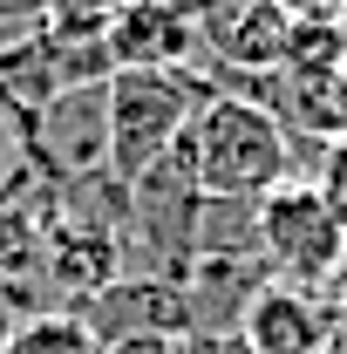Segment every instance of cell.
Segmentation results:
<instances>
[{"label":"cell","instance_id":"cell-7","mask_svg":"<svg viewBox=\"0 0 347 354\" xmlns=\"http://www.w3.org/2000/svg\"><path fill=\"white\" fill-rule=\"evenodd\" d=\"M238 341L252 354H327L341 341V320L320 307V293H300L286 279H272L238 320Z\"/></svg>","mask_w":347,"mask_h":354},{"label":"cell","instance_id":"cell-2","mask_svg":"<svg viewBox=\"0 0 347 354\" xmlns=\"http://www.w3.org/2000/svg\"><path fill=\"white\" fill-rule=\"evenodd\" d=\"M218 95L205 68H116L109 75V171L136 184L157 157H171L191 116Z\"/></svg>","mask_w":347,"mask_h":354},{"label":"cell","instance_id":"cell-3","mask_svg":"<svg viewBox=\"0 0 347 354\" xmlns=\"http://www.w3.org/2000/svg\"><path fill=\"white\" fill-rule=\"evenodd\" d=\"M259 252L272 279H286L300 293L347 279V232L327 212V198L313 191V177H286L279 191L259 198Z\"/></svg>","mask_w":347,"mask_h":354},{"label":"cell","instance_id":"cell-20","mask_svg":"<svg viewBox=\"0 0 347 354\" xmlns=\"http://www.w3.org/2000/svg\"><path fill=\"white\" fill-rule=\"evenodd\" d=\"M341 28H347V7H341Z\"/></svg>","mask_w":347,"mask_h":354},{"label":"cell","instance_id":"cell-17","mask_svg":"<svg viewBox=\"0 0 347 354\" xmlns=\"http://www.w3.org/2000/svg\"><path fill=\"white\" fill-rule=\"evenodd\" d=\"M191 354H252L245 341H218V348H191Z\"/></svg>","mask_w":347,"mask_h":354},{"label":"cell","instance_id":"cell-10","mask_svg":"<svg viewBox=\"0 0 347 354\" xmlns=\"http://www.w3.org/2000/svg\"><path fill=\"white\" fill-rule=\"evenodd\" d=\"M252 252H259V198H205L198 205V259H252Z\"/></svg>","mask_w":347,"mask_h":354},{"label":"cell","instance_id":"cell-13","mask_svg":"<svg viewBox=\"0 0 347 354\" xmlns=\"http://www.w3.org/2000/svg\"><path fill=\"white\" fill-rule=\"evenodd\" d=\"M313 191L327 198V212H334L341 232H347V143H327V150L313 157Z\"/></svg>","mask_w":347,"mask_h":354},{"label":"cell","instance_id":"cell-11","mask_svg":"<svg viewBox=\"0 0 347 354\" xmlns=\"http://www.w3.org/2000/svg\"><path fill=\"white\" fill-rule=\"evenodd\" d=\"M0 354H102V348L68 307H55V313H35L28 327H14L0 341Z\"/></svg>","mask_w":347,"mask_h":354},{"label":"cell","instance_id":"cell-18","mask_svg":"<svg viewBox=\"0 0 347 354\" xmlns=\"http://www.w3.org/2000/svg\"><path fill=\"white\" fill-rule=\"evenodd\" d=\"M341 7H347V0H320V14H334V21H341Z\"/></svg>","mask_w":347,"mask_h":354},{"label":"cell","instance_id":"cell-5","mask_svg":"<svg viewBox=\"0 0 347 354\" xmlns=\"http://www.w3.org/2000/svg\"><path fill=\"white\" fill-rule=\"evenodd\" d=\"M95 334V348L116 341H191V300L184 279H157V272H116L102 293H88L82 307H68Z\"/></svg>","mask_w":347,"mask_h":354},{"label":"cell","instance_id":"cell-9","mask_svg":"<svg viewBox=\"0 0 347 354\" xmlns=\"http://www.w3.org/2000/svg\"><path fill=\"white\" fill-rule=\"evenodd\" d=\"M341 68H347V28L334 14H300L293 35H286L279 75H286V82H306V88H327Z\"/></svg>","mask_w":347,"mask_h":354},{"label":"cell","instance_id":"cell-1","mask_svg":"<svg viewBox=\"0 0 347 354\" xmlns=\"http://www.w3.org/2000/svg\"><path fill=\"white\" fill-rule=\"evenodd\" d=\"M184 150H191V171L205 184V198H265L286 177H300V150L279 130V116L259 95H232V88H218L191 116Z\"/></svg>","mask_w":347,"mask_h":354},{"label":"cell","instance_id":"cell-4","mask_svg":"<svg viewBox=\"0 0 347 354\" xmlns=\"http://www.w3.org/2000/svg\"><path fill=\"white\" fill-rule=\"evenodd\" d=\"M28 150L48 191L109 171V82H75L28 116Z\"/></svg>","mask_w":347,"mask_h":354},{"label":"cell","instance_id":"cell-14","mask_svg":"<svg viewBox=\"0 0 347 354\" xmlns=\"http://www.w3.org/2000/svg\"><path fill=\"white\" fill-rule=\"evenodd\" d=\"M41 7H48V0H0V41L35 35V28H41Z\"/></svg>","mask_w":347,"mask_h":354},{"label":"cell","instance_id":"cell-19","mask_svg":"<svg viewBox=\"0 0 347 354\" xmlns=\"http://www.w3.org/2000/svg\"><path fill=\"white\" fill-rule=\"evenodd\" d=\"M164 7H191V0H164Z\"/></svg>","mask_w":347,"mask_h":354},{"label":"cell","instance_id":"cell-12","mask_svg":"<svg viewBox=\"0 0 347 354\" xmlns=\"http://www.w3.org/2000/svg\"><path fill=\"white\" fill-rule=\"evenodd\" d=\"M123 7H130V0H48V7H41V28L55 35V41H75V48H102Z\"/></svg>","mask_w":347,"mask_h":354},{"label":"cell","instance_id":"cell-16","mask_svg":"<svg viewBox=\"0 0 347 354\" xmlns=\"http://www.w3.org/2000/svg\"><path fill=\"white\" fill-rule=\"evenodd\" d=\"M102 354H191L184 341H116V348H102Z\"/></svg>","mask_w":347,"mask_h":354},{"label":"cell","instance_id":"cell-6","mask_svg":"<svg viewBox=\"0 0 347 354\" xmlns=\"http://www.w3.org/2000/svg\"><path fill=\"white\" fill-rule=\"evenodd\" d=\"M272 286V266L252 259H198L184 272V300H191V341L184 348H218V341H238V320L245 307Z\"/></svg>","mask_w":347,"mask_h":354},{"label":"cell","instance_id":"cell-8","mask_svg":"<svg viewBox=\"0 0 347 354\" xmlns=\"http://www.w3.org/2000/svg\"><path fill=\"white\" fill-rule=\"evenodd\" d=\"M102 48L116 68H198L205 62L191 7H164V0H130Z\"/></svg>","mask_w":347,"mask_h":354},{"label":"cell","instance_id":"cell-15","mask_svg":"<svg viewBox=\"0 0 347 354\" xmlns=\"http://www.w3.org/2000/svg\"><path fill=\"white\" fill-rule=\"evenodd\" d=\"M327 136H334V143H347V68L327 82Z\"/></svg>","mask_w":347,"mask_h":354}]
</instances>
